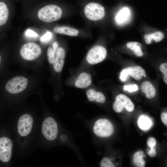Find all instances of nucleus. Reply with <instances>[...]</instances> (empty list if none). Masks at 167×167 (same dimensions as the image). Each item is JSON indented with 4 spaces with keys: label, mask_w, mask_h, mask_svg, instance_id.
<instances>
[{
    "label": "nucleus",
    "mask_w": 167,
    "mask_h": 167,
    "mask_svg": "<svg viewBox=\"0 0 167 167\" xmlns=\"http://www.w3.org/2000/svg\"><path fill=\"white\" fill-rule=\"evenodd\" d=\"M53 31L56 33L71 36H76L79 33L77 30L67 26L56 27L54 28Z\"/></svg>",
    "instance_id": "16"
},
{
    "label": "nucleus",
    "mask_w": 167,
    "mask_h": 167,
    "mask_svg": "<svg viewBox=\"0 0 167 167\" xmlns=\"http://www.w3.org/2000/svg\"><path fill=\"white\" fill-rule=\"evenodd\" d=\"M20 52L23 58L30 61L39 57L41 53V49L37 44L34 42H28L22 46Z\"/></svg>",
    "instance_id": "3"
},
{
    "label": "nucleus",
    "mask_w": 167,
    "mask_h": 167,
    "mask_svg": "<svg viewBox=\"0 0 167 167\" xmlns=\"http://www.w3.org/2000/svg\"><path fill=\"white\" fill-rule=\"evenodd\" d=\"M65 56V52L64 49L61 47L58 48L53 63L54 68L56 72H60L62 71L64 63Z\"/></svg>",
    "instance_id": "11"
},
{
    "label": "nucleus",
    "mask_w": 167,
    "mask_h": 167,
    "mask_svg": "<svg viewBox=\"0 0 167 167\" xmlns=\"http://www.w3.org/2000/svg\"><path fill=\"white\" fill-rule=\"evenodd\" d=\"M130 14V11L128 8L126 7L122 8L116 15V22L119 24H122L128 19Z\"/></svg>",
    "instance_id": "20"
},
{
    "label": "nucleus",
    "mask_w": 167,
    "mask_h": 167,
    "mask_svg": "<svg viewBox=\"0 0 167 167\" xmlns=\"http://www.w3.org/2000/svg\"><path fill=\"white\" fill-rule=\"evenodd\" d=\"M96 92L94 89H91L88 90L86 92V95L88 100L90 101H95Z\"/></svg>",
    "instance_id": "26"
},
{
    "label": "nucleus",
    "mask_w": 167,
    "mask_h": 167,
    "mask_svg": "<svg viewBox=\"0 0 167 167\" xmlns=\"http://www.w3.org/2000/svg\"><path fill=\"white\" fill-rule=\"evenodd\" d=\"M129 75H130L134 79L137 81L141 79L142 76H146L144 70L139 66L129 67L126 68Z\"/></svg>",
    "instance_id": "14"
},
{
    "label": "nucleus",
    "mask_w": 167,
    "mask_h": 167,
    "mask_svg": "<svg viewBox=\"0 0 167 167\" xmlns=\"http://www.w3.org/2000/svg\"><path fill=\"white\" fill-rule=\"evenodd\" d=\"M84 13L88 19L93 21L102 19L105 14L104 7L96 2H91L87 4L84 9Z\"/></svg>",
    "instance_id": "4"
},
{
    "label": "nucleus",
    "mask_w": 167,
    "mask_h": 167,
    "mask_svg": "<svg viewBox=\"0 0 167 167\" xmlns=\"http://www.w3.org/2000/svg\"><path fill=\"white\" fill-rule=\"evenodd\" d=\"M113 108L117 113H121L124 109L128 112H131L134 109V105L128 97L122 94L116 96L115 101L113 105Z\"/></svg>",
    "instance_id": "7"
},
{
    "label": "nucleus",
    "mask_w": 167,
    "mask_h": 167,
    "mask_svg": "<svg viewBox=\"0 0 167 167\" xmlns=\"http://www.w3.org/2000/svg\"><path fill=\"white\" fill-rule=\"evenodd\" d=\"M25 34L28 37H36L38 36V34L36 32L30 29H28L26 31Z\"/></svg>",
    "instance_id": "30"
},
{
    "label": "nucleus",
    "mask_w": 167,
    "mask_h": 167,
    "mask_svg": "<svg viewBox=\"0 0 167 167\" xmlns=\"http://www.w3.org/2000/svg\"><path fill=\"white\" fill-rule=\"evenodd\" d=\"M107 55L105 48L101 45H96L91 48L86 56L88 62L91 64H95L103 61Z\"/></svg>",
    "instance_id": "8"
},
{
    "label": "nucleus",
    "mask_w": 167,
    "mask_h": 167,
    "mask_svg": "<svg viewBox=\"0 0 167 167\" xmlns=\"http://www.w3.org/2000/svg\"><path fill=\"white\" fill-rule=\"evenodd\" d=\"M52 36V33L47 31L41 38V41L43 43H47L49 42Z\"/></svg>",
    "instance_id": "25"
},
{
    "label": "nucleus",
    "mask_w": 167,
    "mask_h": 167,
    "mask_svg": "<svg viewBox=\"0 0 167 167\" xmlns=\"http://www.w3.org/2000/svg\"><path fill=\"white\" fill-rule=\"evenodd\" d=\"M126 46L133 51L135 54L138 57H141L143 54L141 50V44L138 42L131 41L126 43Z\"/></svg>",
    "instance_id": "21"
},
{
    "label": "nucleus",
    "mask_w": 167,
    "mask_h": 167,
    "mask_svg": "<svg viewBox=\"0 0 167 167\" xmlns=\"http://www.w3.org/2000/svg\"><path fill=\"white\" fill-rule=\"evenodd\" d=\"M91 82V75L86 72H83L79 75L75 81V84L76 88H84L89 86Z\"/></svg>",
    "instance_id": "12"
},
{
    "label": "nucleus",
    "mask_w": 167,
    "mask_h": 167,
    "mask_svg": "<svg viewBox=\"0 0 167 167\" xmlns=\"http://www.w3.org/2000/svg\"><path fill=\"white\" fill-rule=\"evenodd\" d=\"M159 70L163 75L164 82L167 85V62L161 63L160 66Z\"/></svg>",
    "instance_id": "23"
},
{
    "label": "nucleus",
    "mask_w": 167,
    "mask_h": 167,
    "mask_svg": "<svg viewBox=\"0 0 167 167\" xmlns=\"http://www.w3.org/2000/svg\"><path fill=\"white\" fill-rule=\"evenodd\" d=\"M28 83V79L25 77L17 76L8 81L6 84L5 88L11 93H19L26 88Z\"/></svg>",
    "instance_id": "6"
},
{
    "label": "nucleus",
    "mask_w": 167,
    "mask_h": 167,
    "mask_svg": "<svg viewBox=\"0 0 167 167\" xmlns=\"http://www.w3.org/2000/svg\"><path fill=\"white\" fill-rule=\"evenodd\" d=\"M145 155L142 150H139L135 152L133 157V161L134 165L136 167H145L146 161L143 158Z\"/></svg>",
    "instance_id": "18"
},
{
    "label": "nucleus",
    "mask_w": 167,
    "mask_h": 167,
    "mask_svg": "<svg viewBox=\"0 0 167 167\" xmlns=\"http://www.w3.org/2000/svg\"><path fill=\"white\" fill-rule=\"evenodd\" d=\"M94 134L97 137L105 138L111 136L114 131L113 126L111 122L106 118H99L94 123L92 126Z\"/></svg>",
    "instance_id": "1"
},
{
    "label": "nucleus",
    "mask_w": 167,
    "mask_h": 167,
    "mask_svg": "<svg viewBox=\"0 0 167 167\" xmlns=\"http://www.w3.org/2000/svg\"><path fill=\"white\" fill-rule=\"evenodd\" d=\"M33 120L32 116L25 114L19 118L17 125L19 134L22 136L28 135L30 132L33 125Z\"/></svg>",
    "instance_id": "9"
},
{
    "label": "nucleus",
    "mask_w": 167,
    "mask_h": 167,
    "mask_svg": "<svg viewBox=\"0 0 167 167\" xmlns=\"http://www.w3.org/2000/svg\"><path fill=\"white\" fill-rule=\"evenodd\" d=\"M125 90L127 91L130 92H135L138 89L137 85L136 84L125 85L123 87Z\"/></svg>",
    "instance_id": "28"
},
{
    "label": "nucleus",
    "mask_w": 167,
    "mask_h": 167,
    "mask_svg": "<svg viewBox=\"0 0 167 167\" xmlns=\"http://www.w3.org/2000/svg\"><path fill=\"white\" fill-rule=\"evenodd\" d=\"M140 89L148 98H153L156 95L155 87L149 81H145L143 82L140 86Z\"/></svg>",
    "instance_id": "13"
},
{
    "label": "nucleus",
    "mask_w": 167,
    "mask_h": 167,
    "mask_svg": "<svg viewBox=\"0 0 167 167\" xmlns=\"http://www.w3.org/2000/svg\"><path fill=\"white\" fill-rule=\"evenodd\" d=\"M0 62H1V56H0Z\"/></svg>",
    "instance_id": "34"
},
{
    "label": "nucleus",
    "mask_w": 167,
    "mask_h": 167,
    "mask_svg": "<svg viewBox=\"0 0 167 167\" xmlns=\"http://www.w3.org/2000/svg\"><path fill=\"white\" fill-rule=\"evenodd\" d=\"M41 131L47 139L52 141L55 139L58 131V125L55 120L51 117L45 119L42 124Z\"/></svg>",
    "instance_id": "5"
},
{
    "label": "nucleus",
    "mask_w": 167,
    "mask_h": 167,
    "mask_svg": "<svg viewBox=\"0 0 167 167\" xmlns=\"http://www.w3.org/2000/svg\"><path fill=\"white\" fill-rule=\"evenodd\" d=\"M55 54L52 48L50 47L48 48L47 55L48 61L50 64L54 63L56 57Z\"/></svg>",
    "instance_id": "24"
},
{
    "label": "nucleus",
    "mask_w": 167,
    "mask_h": 167,
    "mask_svg": "<svg viewBox=\"0 0 167 167\" xmlns=\"http://www.w3.org/2000/svg\"><path fill=\"white\" fill-rule=\"evenodd\" d=\"M161 119L163 123L167 126V112L162 113L161 114Z\"/></svg>",
    "instance_id": "32"
},
{
    "label": "nucleus",
    "mask_w": 167,
    "mask_h": 167,
    "mask_svg": "<svg viewBox=\"0 0 167 167\" xmlns=\"http://www.w3.org/2000/svg\"><path fill=\"white\" fill-rule=\"evenodd\" d=\"M100 166L101 167H114L115 165L110 158L107 157L103 158L101 161Z\"/></svg>",
    "instance_id": "22"
},
{
    "label": "nucleus",
    "mask_w": 167,
    "mask_h": 167,
    "mask_svg": "<svg viewBox=\"0 0 167 167\" xmlns=\"http://www.w3.org/2000/svg\"><path fill=\"white\" fill-rule=\"evenodd\" d=\"M148 146L150 148V149H155V147L156 144V139L153 137H150L148 139L147 141Z\"/></svg>",
    "instance_id": "29"
},
{
    "label": "nucleus",
    "mask_w": 167,
    "mask_h": 167,
    "mask_svg": "<svg viewBox=\"0 0 167 167\" xmlns=\"http://www.w3.org/2000/svg\"><path fill=\"white\" fill-rule=\"evenodd\" d=\"M62 14V11L59 6L54 4H49L39 10L38 16L41 20L50 23L59 19Z\"/></svg>",
    "instance_id": "2"
},
{
    "label": "nucleus",
    "mask_w": 167,
    "mask_h": 167,
    "mask_svg": "<svg viewBox=\"0 0 167 167\" xmlns=\"http://www.w3.org/2000/svg\"><path fill=\"white\" fill-rule=\"evenodd\" d=\"M138 127L141 130H147L150 129L152 125L151 119L148 116L141 115L137 120Z\"/></svg>",
    "instance_id": "15"
},
{
    "label": "nucleus",
    "mask_w": 167,
    "mask_h": 167,
    "mask_svg": "<svg viewBox=\"0 0 167 167\" xmlns=\"http://www.w3.org/2000/svg\"><path fill=\"white\" fill-rule=\"evenodd\" d=\"M53 49L55 52L56 53L57 50L58 48V44L57 41H54L53 44Z\"/></svg>",
    "instance_id": "33"
},
{
    "label": "nucleus",
    "mask_w": 167,
    "mask_h": 167,
    "mask_svg": "<svg viewBox=\"0 0 167 167\" xmlns=\"http://www.w3.org/2000/svg\"><path fill=\"white\" fill-rule=\"evenodd\" d=\"M128 75L129 74L126 69H124L122 70L121 73L120 79L122 81H124L126 80Z\"/></svg>",
    "instance_id": "31"
},
{
    "label": "nucleus",
    "mask_w": 167,
    "mask_h": 167,
    "mask_svg": "<svg viewBox=\"0 0 167 167\" xmlns=\"http://www.w3.org/2000/svg\"><path fill=\"white\" fill-rule=\"evenodd\" d=\"M164 34L161 31H157L152 34H145L144 36V39L148 44H150L153 40L156 42L161 41L164 38Z\"/></svg>",
    "instance_id": "17"
},
{
    "label": "nucleus",
    "mask_w": 167,
    "mask_h": 167,
    "mask_svg": "<svg viewBox=\"0 0 167 167\" xmlns=\"http://www.w3.org/2000/svg\"><path fill=\"white\" fill-rule=\"evenodd\" d=\"M9 16V10L7 5L3 2H0V25L4 24Z\"/></svg>",
    "instance_id": "19"
},
{
    "label": "nucleus",
    "mask_w": 167,
    "mask_h": 167,
    "mask_svg": "<svg viewBox=\"0 0 167 167\" xmlns=\"http://www.w3.org/2000/svg\"><path fill=\"white\" fill-rule=\"evenodd\" d=\"M13 144L11 141L6 137L0 139V159L4 162L8 161L12 154Z\"/></svg>",
    "instance_id": "10"
},
{
    "label": "nucleus",
    "mask_w": 167,
    "mask_h": 167,
    "mask_svg": "<svg viewBox=\"0 0 167 167\" xmlns=\"http://www.w3.org/2000/svg\"><path fill=\"white\" fill-rule=\"evenodd\" d=\"M105 101V97L103 94L99 92H96L95 101L97 103H103Z\"/></svg>",
    "instance_id": "27"
}]
</instances>
